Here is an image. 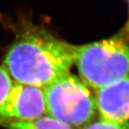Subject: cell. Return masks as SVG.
I'll list each match as a JSON object with an SVG mask.
<instances>
[{"label":"cell","instance_id":"cell-1","mask_svg":"<svg viewBox=\"0 0 129 129\" xmlns=\"http://www.w3.org/2000/svg\"><path fill=\"white\" fill-rule=\"evenodd\" d=\"M76 47L41 27H28L17 36L3 66L13 82L43 89L70 72Z\"/></svg>","mask_w":129,"mask_h":129},{"label":"cell","instance_id":"cell-7","mask_svg":"<svg viewBox=\"0 0 129 129\" xmlns=\"http://www.w3.org/2000/svg\"><path fill=\"white\" fill-rule=\"evenodd\" d=\"M82 129H129L128 123H117L101 119L86 124Z\"/></svg>","mask_w":129,"mask_h":129},{"label":"cell","instance_id":"cell-2","mask_svg":"<svg viewBox=\"0 0 129 129\" xmlns=\"http://www.w3.org/2000/svg\"><path fill=\"white\" fill-rule=\"evenodd\" d=\"M75 64L81 79L97 90L129 77V43L113 37L76 46Z\"/></svg>","mask_w":129,"mask_h":129},{"label":"cell","instance_id":"cell-6","mask_svg":"<svg viewBox=\"0 0 129 129\" xmlns=\"http://www.w3.org/2000/svg\"><path fill=\"white\" fill-rule=\"evenodd\" d=\"M2 127L6 129H72L68 124L48 115H42L29 121L6 124Z\"/></svg>","mask_w":129,"mask_h":129},{"label":"cell","instance_id":"cell-5","mask_svg":"<svg viewBox=\"0 0 129 129\" xmlns=\"http://www.w3.org/2000/svg\"><path fill=\"white\" fill-rule=\"evenodd\" d=\"M96 109L101 119L117 123L129 121V77L96 90Z\"/></svg>","mask_w":129,"mask_h":129},{"label":"cell","instance_id":"cell-10","mask_svg":"<svg viewBox=\"0 0 129 129\" xmlns=\"http://www.w3.org/2000/svg\"><path fill=\"white\" fill-rule=\"evenodd\" d=\"M127 1H129V0H127Z\"/></svg>","mask_w":129,"mask_h":129},{"label":"cell","instance_id":"cell-4","mask_svg":"<svg viewBox=\"0 0 129 129\" xmlns=\"http://www.w3.org/2000/svg\"><path fill=\"white\" fill-rule=\"evenodd\" d=\"M44 114L43 89L13 82L8 94L0 104V125L29 121Z\"/></svg>","mask_w":129,"mask_h":129},{"label":"cell","instance_id":"cell-8","mask_svg":"<svg viewBox=\"0 0 129 129\" xmlns=\"http://www.w3.org/2000/svg\"><path fill=\"white\" fill-rule=\"evenodd\" d=\"M13 82V80L4 67L0 66V104L8 94Z\"/></svg>","mask_w":129,"mask_h":129},{"label":"cell","instance_id":"cell-9","mask_svg":"<svg viewBox=\"0 0 129 129\" xmlns=\"http://www.w3.org/2000/svg\"><path fill=\"white\" fill-rule=\"evenodd\" d=\"M124 33L127 37V39H125V40L129 41V1H128V16H127V21L125 27H124Z\"/></svg>","mask_w":129,"mask_h":129},{"label":"cell","instance_id":"cell-3","mask_svg":"<svg viewBox=\"0 0 129 129\" xmlns=\"http://www.w3.org/2000/svg\"><path fill=\"white\" fill-rule=\"evenodd\" d=\"M45 114L70 127L86 125L96 109L95 98L85 82L70 72L44 87Z\"/></svg>","mask_w":129,"mask_h":129}]
</instances>
